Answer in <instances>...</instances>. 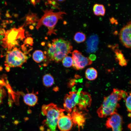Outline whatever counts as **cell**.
Listing matches in <instances>:
<instances>
[{"label": "cell", "mask_w": 131, "mask_h": 131, "mask_svg": "<svg viewBox=\"0 0 131 131\" xmlns=\"http://www.w3.org/2000/svg\"><path fill=\"white\" fill-rule=\"evenodd\" d=\"M128 95L123 90L114 89L109 95L104 97L102 104L97 111L98 116L105 117L117 112V109L120 106L119 101L123 98L124 99Z\"/></svg>", "instance_id": "cell-1"}, {"label": "cell", "mask_w": 131, "mask_h": 131, "mask_svg": "<svg viewBox=\"0 0 131 131\" xmlns=\"http://www.w3.org/2000/svg\"><path fill=\"white\" fill-rule=\"evenodd\" d=\"M47 51L51 60L58 62L71 53L73 47L70 42L62 38L54 39L51 43H48Z\"/></svg>", "instance_id": "cell-2"}, {"label": "cell", "mask_w": 131, "mask_h": 131, "mask_svg": "<svg viewBox=\"0 0 131 131\" xmlns=\"http://www.w3.org/2000/svg\"><path fill=\"white\" fill-rule=\"evenodd\" d=\"M63 109L53 103L44 105L42 106L41 113L46 116L44 123L48 128V131H56L57 123L59 117L64 115Z\"/></svg>", "instance_id": "cell-3"}, {"label": "cell", "mask_w": 131, "mask_h": 131, "mask_svg": "<svg viewBox=\"0 0 131 131\" xmlns=\"http://www.w3.org/2000/svg\"><path fill=\"white\" fill-rule=\"evenodd\" d=\"M43 15L38 21L36 28L38 30L42 25L47 27L48 29V34L50 35L52 33L55 34L54 27L58 20L62 19L64 14H66L64 11L57 12H53V9L43 10Z\"/></svg>", "instance_id": "cell-4"}, {"label": "cell", "mask_w": 131, "mask_h": 131, "mask_svg": "<svg viewBox=\"0 0 131 131\" xmlns=\"http://www.w3.org/2000/svg\"><path fill=\"white\" fill-rule=\"evenodd\" d=\"M28 57L24 53L16 48L9 51L7 54L5 58V63L8 68L16 67H21L26 62Z\"/></svg>", "instance_id": "cell-5"}, {"label": "cell", "mask_w": 131, "mask_h": 131, "mask_svg": "<svg viewBox=\"0 0 131 131\" xmlns=\"http://www.w3.org/2000/svg\"><path fill=\"white\" fill-rule=\"evenodd\" d=\"M24 36V30L22 28H13L6 33L4 42L8 49H11L17 44V40Z\"/></svg>", "instance_id": "cell-6"}, {"label": "cell", "mask_w": 131, "mask_h": 131, "mask_svg": "<svg viewBox=\"0 0 131 131\" xmlns=\"http://www.w3.org/2000/svg\"><path fill=\"white\" fill-rule=\"evenodd\" d=\"M72 55L73 60L72 66L77 70L82 69L92 63V61L89 57H84L77 50H74L72 53Z\"/></svg>", "instance_id": "cell-7"}, {"label": "cell", "mask_w": 131, "mask_h": 131, "mask_svg": "<svg viewBox=\"0 0 131 131\" xmlns=\"http://www.w3.org/2000/svg\"><path fill=\"white\" fill-rule=\"evenodd\" d=\"M81 90V89L78 91L73 90L66 95L63 104L65 111L68 113L72 112L73 108L78 103L79 93Z\"/></svg>", "instance_id": "cell-8"}, {"label": "cell", "mask_w": 131, "mask_h": 131, "mask_svg": "<svg viewBox=\"0 0 131 131\" xmlns=\"http://www.w3.org/2000/svg\"><path fill=\"white\" fill-rule=\"evenodd\" d=\"M122 117L116 112L108 118L106 126L108 128H112L113 131H122Z\"/></svg>", "instance_id": "cell-9"}, {"label": "cell", "mask_w": 131, "mask_h": 131, "mask_svg": "<svg viewBox=\"0 0 131 131\" xmlns=\"http://www.w3.org/2000/svg\"><path fill=\"white\" fill-rule=\"evenodd\" d=\"M131 22L127 23L121 29L119 33V39L123 45L127 48H131Z\"/></svg>", "instance_id": "cell-10"}, {"label": "cell", "mask_w": 131, "mask_h": 131, "mask_svg": "<svg viewBox=\"0 0 131 131\" xmlns=\"http://www.w3.org/2000/svg\"><path fill=\"white\" fill-rule=\"evenodd\" d=\"M70 115L73 124L79 127H83L86 119L85 114L80 111L75 106Z\"/></svg>", "instance_id": "cell-11"}, {"label": "cell", "mask_w": 131, "mask_h": 131, "mask_svg": "<svg viewBox=\"0 0 131 131\" xmlns=\"http://www.w3.org/2000/svg\"><path fill=\"white\" fill-rule=\"evenodd\" d=\"M78 100L77 105L78 109L86 111L87 108L90 106L92 100L91 96L88 93L81 90L79 93Z\"/></svg>", "instance_id": "cell-12"}, {"label": "cell", "mask_w": 131, "mask_h": 131, "mask_svg": "<svg viewBox=\"0 0 131 131\" xmlns=\"http://www.w3.org/2000/svg\"><path fill=\"white\" fill-rule=\"evenodd\" d=\"M64 114L60 116L58 121L57 126L61 131H69L72 129L73 123L70 116Z\"/></svg>", "instance_id": "cell-13"}, {"label": "cell", "mask_w": 131, "mask_h": 131, "mask_svg": "<svg viewBox=\"0 0 131 131\" xmlns=\"http://www.w3.org/2000/svg\"><path fill=\"white\" fill-rule=\"evenodd\" d=\"M98 38L97 35L93 34L90 36L87 41L86 52L88 53L95 52L98 49Z\"/></svg>", "instance_id": "cell-14"}, {"label": "cell", "mask_w": 131, "mask_h": 131, "mask_svg": "<svg viewBox=\"0 0 131 131\" xmlns=\"http://www.w3.org/2000/svg\"><path fill=\"white\" fill-rule=\"evenodd\" d=\"M23 97L24 103L29 106H33L37 103L38 97L34 93H28L24 94Z\"/></svg>", "instance_id": "cell-15"}, {"label": "cell", "mask_w": 131, "mask_h": 131, "mask_svg": "<svg viewBox=\"0 0 131 131\" xmlns=\"http://www.w3.org/2000/svg\"><path fill=\"white\" fill-rule=\"evenodd\" d=\"M85 76L86 78L90 81L96 79L98 76L97 70L93 67L87 68L85 72Z\"/></svg>", "instance_id": "cell-16"}, {"label": "cell", "mask_w": 131, "mask_h": 131, "mask_svg": "<svg viewBox=\"0 0 131 131\" xmlns=\"http://www.w3.org/2000/svg\"><path fill=\"white\" fill-rule=\"evenodd\" d=\"M32 57L36 62L40 63L43 61L46 58L43 52L41 50H37L33 53Z\"/></svg>", "instance_id": "cell-17"}, {"label": "cell", "mask_w": 131, "mask_h": 131, "mask_svg": "<svg viewBox=\"0 0 131 131\" xmlns=\"http://www.w3.org/2000/svg\"><path fill=\"white\" fill-rule=\"evenodd\" d=\"M105 9L104 5L96 4L93 7V11L94 14L97 16H103L105 13Z\"/></svg>", "instance_id": "cell-18"}, {"label": "cell", "mask_w": 131, "mask_h": 131, "mask_svg": "<svg viewBox=\"0 0 131 131\" xmlns=\"http://www.w3.org/2000/svg\"><path fill=\"white\" fill-rule=\"evenodd\" d=\"M42 81L44 86L48 87L51 86L53 84L54 81L53 77L51 74H47L43 76Z\"/></svg>", "instance_id": "cell-19"}, {"label": "cell", "mask_w": 131, "mask_h": 131, "mask_svg": "<svg viewBox=\"0 0 131 131\" xmlns=\"http://www.w3.org/2000/svg\"><path fill=\"white\" fill-rule=\"evenodd\" d=\"M118 47V45L116 44L113 46L112 48V49L115 54V60L117 61L125 58L122 51L119 49Z\"/></svg>", "instance_id": "cell-20"}, {"label": "cell", "mask_w": 131, "mask_h": 131, "mask_svg": "<svg viewBox=\"0 0 131 131\" xmlns=\"http://www.w3.org/2000/svg\"><path fill=\"white\" fill-rule=\"evenodd\" d=\"M86 37L85 35L83 33L78 32L76 33L74 37V40L77 43L83 42L86 40Z\"/></svg>", "instance_id": "cell-21"}, {"label": "cell", "mask_w": 131, "mask_h": 131, "mask_svg": "<svg viewBox=\"0 0 131 131\" xmlns=\"http://www.w3.org/2000/svg\"><path fill=\"white\" fill-rule=\"evenodd\" d=\"M63 66L66 67H69L72 66L73 60L72 57L67 55L62 60Z\"/></svg>", "instance_id": "cell-22"}, {"label": "cell", "mask_w": 131, "mask_h": 131, "mask_svg": "<svg viewBox=\"0 0 131 131\" xmlns=\"http://www.w3.org/2000/svg\"><path fill=\"white\" fill-rule=\"evenodd\" d=\"M0 80V105L3 102V100L6 96V92L4 87V85Z\"/></svg>", "instance_id": "cell-23"}, {"label": "cell", "mask_w": 131, "mask_h": 131, "mask_svg": "<svg viewBox=\"0 0 131 131\" xmlns=\"http://www.w3.org/2000/svg\"><path fill=\"white\" fill-rule=\"evenodd\" d=\"M129 95L124 99L125 101V105L128 111L131 112V96L130 93Z\"/></svg>", "instance_id": "cell-24"}, {"label": "cell", "mask_w": 131, "mask_h": 131, "mask_svg": "<svg viewBox=\"0 0 131 131\" xmlns=\"http://www.w3.org/2000/svg\"><path fill=\"white\" fill-rule=\"evenodd\" d=\"M45 3L46 5H49L53 6L54 8H59L58 4L54 0H46Z\"/></svg>", "instance_id": "cell-25"}, {"label": "cell", "mask_w": 131, "mask_h": 131, "mask_svg": "<svg viewBox=\"0 0 131 131\" xmlns=\"http://www.w3.org/2000/svg\"><path fill=\"white\" fill-rule=\"evenodd\" d=\"M118 62L119 65L121 66H125L127 65V60L125 58L120 60Z\"/></svg>", "instance_id": "cell-26"}, {"label": "cell", "mask_w": 131, "mask_h": 131, "mask_svg": "<svg viewBox=\"0 0 131 131\" xmlns=\"http://www.w3.org/2000/svg\"><path fill=\"white\" fill-rule=\"evenodd\" d=\"M89 57L90 60L92 61L95 60L96 58V56L94 54H91L90 55Z\"/></svg>", "instance_id": "cell-27"}, {"label": "cell", "mask_w": 131, "mask_h": 131, "mask_svg": "<svg viewBox=\"0 0 131 131\" xmlns=\"http://www.w3.org/2000/svg\"><path fill=\"white\" fill-rule=\"evenodd\" d=\"M110 21L111 23L113 24L115 23L117 21V20L114 18L112 17L110 19Z\"/></svg>", "instance_id": "cell-28"}, {"label": "cell", "mask_w": 131, "mask_h": 131, "mask_svg": "<svg viewBox=\"0 0 131 131\" xmlns=\"http://www.w3.org/2000/svg\"><path fill=\"white\" fill-rule=\"evenodd\" d=\"M57 1L59 2H63L66 0H56Z\"/></svg>", "instance_id": "cell-29"}]
</instances>
